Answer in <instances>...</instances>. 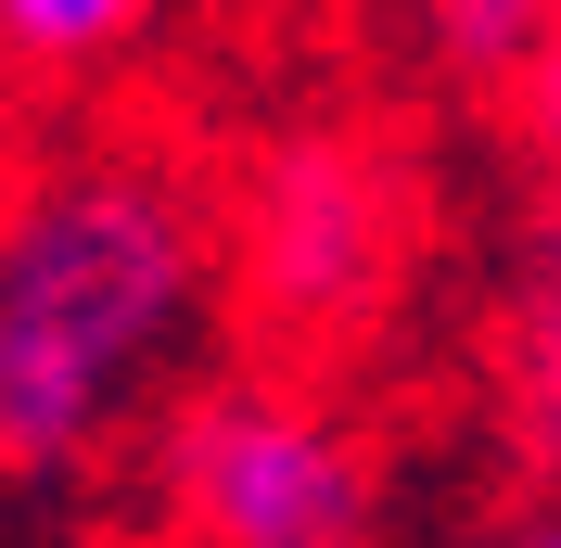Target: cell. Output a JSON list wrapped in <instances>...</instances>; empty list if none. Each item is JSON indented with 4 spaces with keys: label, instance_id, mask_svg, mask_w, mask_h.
<instances>
[{
    "label": "cell",
    "instance_id": "8992f818",
    "mask_svg": "<svg viewBox=\"0 0 561 548\" xmlns=\"http://www.w3.org/2000/svg\"><path fill=\"white\" fill-rule=\"evenodd\" d=\"M153 0H0V38L26 52V65H90L103 38H128Z\"/></svg>",
    "mask_w": 561,
    "mask_h": 548
},
{
    "label": "cell",
    "instance_id": "ba28073f",
    "mask_svg": "<svg viewBox=\"0 0 561 548\" xmlns=\"http://www.w3.org/2000/svg\"><path fill=\"white\" fill-rule=\"evenodd\" d=\"M536 548H561V523H549V536H536Z\"/></svg>",
    "mask_w": 561,
    "mask_h": 548
},
{
    "label": "cell",
    "instance_id": "7a4b0ae2",
    "mask_svg": "<svg viewBox=\"0 0 561 548\" xmlns=\"http://www.w3.org/2000/svg\"><path fill=\"white\" fill-rule=\"evenodd\" d=\"M230 281L268 344H357L409 281V167L370 128H280L230 192Z\"/></svg>",
    "mask_w": 561,
    "mask_h": 548
},
{
    "label": "cell",
    "instance_id": "5b68a950",
    "mask_svg": "<svg viewBox=\"0 0 561 548\" xmlns=\"http://www.w3.org/2000/svg\"><path fill=\"white\" fill-rule=\"evenodd\" d=\"M549 26H561V0H434L447 65L459 77H511V90H524V65L549 52Z\"/></svg>",
    "mask_w": 561,
    "mask_h": 548
},
{
    "label": "cell",
    "instance_id": "3957f363",
    "mask_svg": "<svg viewBox=\"0 0 561 548\" xmlns=\"http://www.w3.org/2000/svg\"><path fill=\"white\" fill-rule=\"evenodd\" d=\"M167 498L192 523V548H357V523H370L357 446L294 383H230L205 409H179Z\"/></svg>",
    "mask_w": 561,
    "mask_h": 548
},
{
    "label": "cell",
    "instance_id": "277c9868",
    "mask_svg": "<svg viewBox=\"0 0 561 548\" xmlns=\"http://www.w3.org/2000/svg\"><path fill=\"white\" fill-rule=\"evenodd\" d=\"M511 421H524V459H536V472H561V205L536 217L524 307H511Z\"/></svg>",
    "mask_w": 561,
    "mask_h": 548
},
{
    "label": "cell",
    "instance_id": "52a82bcc",
    "mask_svg": "<svg viewBox=\"0 0 561 548\" xmlns=\"http://www.w3.org/2000/svg\"><path fill=\"white\" fill-rule=\"evenodd\" d=\"M524 128H536V153L561 167V26H549V52L524 65Z\"/></svg>",
    "mask_w": 561,
    "mask_h": 548
},
{
    "label": "cell",
    "instance_id": "6da1fadb",
    "mask_svg": "<svg viewBox=\"0 0 561 548\" xmlns=\"http://www.w3.org/2000/svg\"><path fill=\"white\" fill-rule=\"evenodd\" d=\"M205 281V217L167 167H51L0 242V459L51 472Z\"/></svg>",
    "mask_w": 561,
    "mask_h": 548
}]
</instances>
